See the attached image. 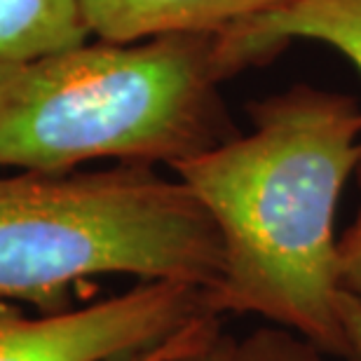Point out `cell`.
I'll use <instances>...</instances> for the list:
<instances>
[{
  "label": "cell",
  "instance_id": "1",
  "mask_svg": "<svg viewBox=\"0 0 361 361\" xmlns=\"http://www.w3.org/2000/svg\"><path fill=\"white\" fill-rule=\"evenodd\" d=\"M249 118L247 134L171 169L221 237L209 307L258 317L345 361L336 216L361 162V106L298 82L249 104Z\"/></svg>",
  "mask_w": 361,
  "mask_h": 361
},
{
  "label": "cell",
  "instance_id": "9",
  "mask_svg": "<svg viewBox=\"0 0 361 361\" xmlns=\"http://www.w3.org/2000/svg\"><path fill=\"white\" fill-rule=\"evenodd\" d=\"M324 352L293 331L263 324L244 338H235L230 361H324Z\"/></svg>",
  "mask_w": 361,
  "mask_h": 361
},
{
  "label": "cell",
  "instance_id": "10",
  "mask_svg": "<svg viewBox=\"0 0 361 361\" xmlns=\"http://www.w3.org/2000/svg\"><path fill=\"white\" fill-rule=\"evenodd\" d=\"M357 178L361 185V162L357 167ZM338 261H341V291L361 302V204L355 221L341 235Z\"/></svg>",
  "mask_w": 361,
  "mask_h": 361
},
{
  "label": "cell",
  "instance_id": "11",
  "mask_svg": "<svg viewBox=\"0 0 361 361\" xmlns=\"http://www.w3.org/2000/svg\"><path fill=\"white\" fill-rule=\"evenodd\" d=\"M338 317L345 336V361H361V302L348 293H341Z\"/></svg>",
  "mask_w": 361,
  "mask_h": 361
},
{
  "label": "cell",
  "instance_id": "5",
  "mask_svg": "<svg viewBox=\"0 0 361 361\" xmlns=\"http://www.w3.org/2000/svg\"><path fill=\"white\" fill-rule=\"evenodd\" d=\"M216 38L230 78L270 61L293 40L334 47L361 75V0H288L216 33Z\"/></svg>",
  "mask_w": 361,
  "mask_h": 361
},
{
  "label": "cell",
  "instance_id": "7",
  "mask_svg": "<svg viewBox=\"0 0 361 361\" xmlns=\"http://www.w3.org/2000/svg\"><path fill=\"white\" fill-rule=\"evenodd\" d=\"M85 40L78 0H0V59H28Z\"/></svg>",
  "mask_w": 361,
  "mask_h": 361
},
{
  "label": "cell",
  "instance_id": "4",
  "mask_svg": "<svg viewBox=\"0 0 361 361\" xmlns=\"http://www.w3.org/2000/svg\"><path fill=\"white\" fill-rule=\"evenodd\" d=\"M214 314L204 288L136 281L111 298L28 317L0 300V361H120Z\"/></svg>",
  "mask_w": 361,
  "mask_h": 361
},
{
  "label": "cell",
  "instance_id": "2",
  "mask_svg": "<svg viewBox=\"0 0 361 361\" xmlns=\"http://www.w3.org/2000/svg\"><path fill=\"white\" fill-rule=\"evenodd\" d=\"M230 80L216 33L139 42L85 40L0 59V169L178 162L233 139L221 99Z\"/></svg>",
  "mask_w": 361,
  "mask_h": 361
},
{
  "label": "cell",
  "instance_id": "3",
  "mask_svg": "<svg viewBox=\"0 0 361 361\" xmlns=\"http://www.w3.org/2000/svg\"><path fill=\"white\" fill-rule=\"evenodd\" d=\"M223 272L212 216L176 174L148 164L0 176V300L54 312L99 274L214 291Z\"/></svg>",
  "mask_w": 361,
  "mask_h": 361
},
{
  "label": "cell",
  "instance_id": "6",
  "mask_svg": "<svg viewBox=\"0 0 361 361\" xmlns=\"http://www.w3.org/2000/svg\"><path fill=\"white\" fill-rule=\"evenodd\" d=\"M90 38L139 42L169 33H221L288 0H78Z\"/></svg>",
  "mask_w": 361,
  "mask_h": 361
},
{
  "label": "cell",
  "instance_id": "8",
  "mask_svg": "<svg viewBox=\"0 0 361 361\" xmlns=\"http://www.w3.org/2000/svg\"><path fill=\"white\" fill-rule=\"evenodd\" d=\"M233 345L235 336L226 326V317L204 314L157 348L120 361H230Z\"/></svg>",
  "mask_w": 361,
  "mask_h": 361
}]
</instances>
